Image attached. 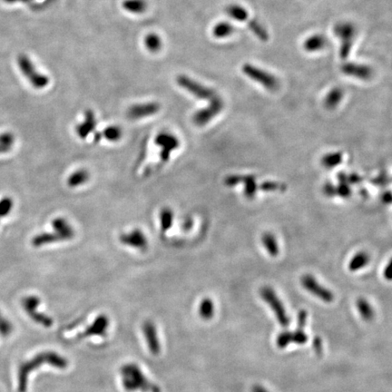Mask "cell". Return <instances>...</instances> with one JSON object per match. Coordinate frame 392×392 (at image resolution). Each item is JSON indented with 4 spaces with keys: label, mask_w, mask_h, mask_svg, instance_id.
<instances>
[{
    "label": "cell",
    "mask_w": 392,
    "mask_h": 392,
    "mask_svg": "<svg viewBox=\"0 0 392 392\" xmlns=\"http://www.w3.org/2000/svg\"><path fill=\"white\" fill-rule=\"evenodd\" d=\"M144 45L150 52L156 53L162 48L163 42L158 35L152 33V34H148L146 37L144 38Z\"/></svg>",
    "instance_id": "obj_31"
},
{
    "label": "cell",
    "mask_w": 392,
    "mask_h": 392,
    "mask_svg": "<svg viewBox=\"0 0 392 392\" xmlns=\"http://www.w3.org/2000/svg\"><path fill=\"white\" fill-rule=\"evenodd\" d=\"M46 363L52 365L54 367L59 368V369H65L67 366V361L66 359H64L63 357L58 355L57 353L54 352H45L42 353L40 355L37 356L36 358L28 361L21 366L20 372H19V389L21 392H24L27 388V379L29 373L32 372V370L36 368L39 367L42 364Z\"/></svg>",
    "instance_id": "obj_2"
},
{
    "label": "cell",
    "mask_w": 392,
    "mask_h": 392,
    "mask_svg": "<svg viewBox=\"0 0 392 392\" xmlns=\"http://www.w3.org/2000/svg\"><path fill=\"white\" fill-rule=\"evenodd\" d=\"M301 283L307 291L314 295L315 297L320 299L321 301L327 303L333 302V293L329 289L322 285L311 274L303 275L301 279Z\"/></svg>",
    "instance_id": "obj_7"
},
{
    "label": "cell",
    "mask_w": 392,
    "mask_h": 392,
    "mask_svg": "<svg viewBox=\"0 0 392 392\" xmlns=\"http://www.w3.org/2000/svg\"><path fill=\"white\" fill-rule=\"evenodd\" d=\"M52 227H53L54 232H56L59 236L61 237L63 241L71 240L75 236L73 227L70 225L67 220L62 217H58L53 220Z\"/></svg>",
    "instance_id": "obj_17"
},
{
    "label": "cell",
    "mask_w": 392,
    "mask_h": 392,
    "mask_svg": "<svg viewBox=\"0 0 392 392\" xmlns=\"http://www.w3.org/2000/svg\"><path fill=\"white\" fill-rule=\"evenodd\" d=\"M370 262V256L366 252H359L351 258L349 263V270L351 272H358L367 266Z\"/></svg>",
    "instance_id": "obj_25"
},
{
    "label": "cell",
    "mask_w": 392,
    "mask_h": 392,
    "mask_svg": "<svg viewBox=\"0 0 392 392\" xmlns=\"http://www.w3.org/2000/svg\"><path fill=\"white\" fill-rule=\"evenodd\" d=\"M383 277L387 281H392V258L389 260L388 264L384 269Z\"/></svg>",
    "instance_id": "obj_44"
},
{
    "label": "cell",
    "mask_w": 392,
    "mask_h": 392,
    "mask_svg": "<svg viewBox=\"0 0 392 392\" xmlns=\"http://www.w3.org/2000/svg\"><path fill=\"white\" fill-rule=\"evenodd\" d=\"M39 304V300L37 297L35 296H30V297H27L24 300V309L27 310V311L29 312V314L32 317L35 321H37L38 323L45 325V326H50L52 325V321L49 318H46L45 316L43 315H38L34 312L36 308H37Z\"/></svg>",
    "instance_id": "obj_18"
},
{
    "label": "cell",
    "mask_w": 392,
    "mask_h": 392,
    "mask_svg": "<svg viewBox=\"0 0 392 392\" xmlns=\"http://www.w3.org/2000/svg\"><path fill=\"white\" fill-rule=\"evenodd\" d=\"M261 242L267 251V253H269L272 257L278 256V254L280 253V248H279L277 239L273 233H264L261 236Z\"/></svg>",
    "instance_id": "obj_22"
},
{
    "label": "cell",
    "mask_w": 392,
    "mask_h": 392,
    "mask_svg": "<svg viewBox=\"0 0 392 392\" xmlns=\"http://www.w3.org/2000/svg\"><path fill=\"white\" fill-rule=\"evenodd\" d=\"M242 184H244V195L247 199H253L258 191L256 178L253 176H243Z\"/></svg>",
    "instance_id": "obj_28"
},
{
    "label": "cell",
    "mask_w": 392,
    "mask_h": 392,
    "mask_svg": "<svg viewBox=\"0 0 392 392\" xmlns=\"http://www.w3.org/2000/svg\"><path fill=\"white\" fill-rule=\"evenodd\" d=\"M348 182H339L338 186H336V192L342 198H349L351 194V189L349 186Z\"/></svg>",
    "instance_id": "obj_40"
},
{
    "label": "cell",
    "mask_w": 392,
    "mask_h": 392,
    "mask_svg": "<svg viewBox=\"0 0 392 392\" xmlns=\"http://www.w3.org/2000/svg\"><path fill=\"white\" fill-rule=\"evenodd\" d=\"M223 108H224V102L222 98L217 95L210 101L208 106L197 111L195 114H193L192 121L196 126L204 127L214 118L217 114H220Z\"/></svg>",
    "instance_id": "obj_8"
},
{
    "label": "cell",
    "mask_w": 392,
    "mask_h": 392,
    "mask_svg": "<svg viewBox=\"0 0 392 392\" xmlns=\"http://www.w3.org/2000/svg\"><path fill=\"white\" fill-rule=\"evenodd\" d=\"M307 318H308V313L306 310H302L299 311L298 316H297V325L298 328L304 329L306 325Z\"/></svg>",
    "instance_id": "obj_42"
},
{
    "label": "cell",
    "mask_w": 392,
    "mask_h": 392,
    "mask_svg": "<svg viewBox=\"0 0 392 392\" xmlns=\"http://www.w3.org/2000/svg\"><path fill=\"white\" fill-rule=\"evenodd\" d=\"M120 375L122 387L127 391L161 392V388L148 380L136 364H127L122 366Z\"/></svg>",
    "instance_id": "obj_1"
},
{
    "label": "cell",
    "mask_w": 392,
    "mask_h": 392,
    "mask_svg": "<svg viewBox=\"0 0 392 392\" xmlns=\"http://www.w3.org/2000/svg\"><path fill=\"white\" fill-rule=\"evenodd\" d=\"M382 200H383L384 203H387V204L392 203L391 192H388L384 193L383 196H382Z\"/></svg>",
    "instance_id": "obj_45"
},
{
    "label": "cell",
    "mask_w": 392,
    "mask_h": 392,
    "mask_svg": "<svg viewBox=\"0 0 392 392\" xmlns=\"http://www.w3.org/2000/svg\"><path fill=\"white\" fill-rule=\"evenodd\" d=\"M226 12L228 14L229 16H231L233 19L241 21V22L248 21V18H249L248 12L245 10L244 8L241 6H238V5H230L226 8Z\"/></svg>",
    "instance_id": "obj_29"
},
{
    "label": "cell",
    "mask_w": 392,
    "mask_h": 392,
    "mask_svg": "<svg viewBox=\"0 0 392 392\" xmlns=\"http://www.w3.org/2000/svg\"><path fill=\"white\" fill-rule=\"evenodd\" d=\"M174 220V212L172 209L165 207L162 209L160 212V222H161V230L162 232H166L171 228Z\"/></svg>",
    "instance_id": "obj_34"
},
{
    "label": "cell",
    "mask_w": 392,
    "mask_h": 392,
    "mask_svg": "<svg viewBox=\"0 0 392 392\" xmlns=\"http://www.w3.org/2000/svg\"><path fill=\"white\" fill-rule=\"evenodd\" d=\"M122 8L128 12L141 14L146 10L147 3L145 0H125Z\"/></svg>",
    "instance_id": "obj_27"
},
{
    "label": "cell",
    "mask_w": 392,
    "mask_h": 392,
    "mask_svg": "<svg viewBox=\"0 0 392 392\" xmlns=\"http://www.w3.org/2000/svg\"><path fill=\"white\" fill-rule=\"evenodd\" d=\"M122 130L118 127H106L103 132L102 135L110 142H117L122 137Z\"/></svg>",
    "instance_id": "obj_36"
},
{
    "label": "cell",
    "mask_w": 392,
    "mask_h": 392,
    "mask_svg": "<svg viewBox=\"0 0 392 392\" xmlns=\"http://www.w3.org/2000/svg\"><path fill=\"white\" fill-rule=\"evenodd\" d=\"M89 180V173L86 170H78L73 173L67 179V184L70 187L75 188L86 184Z\"/></svg>",
    "instance_id": "obj_26"
},
{
    "label": "cell",
    "mask_w": 392,
    "mask_h": 392,
    "mask_svg": "<svg viewBox=\"0 0 392 392\" xmlns=\"http://www.w3.org/2000/svg\"><path fill=\"white\" fill-rule=\"evenodd\" d=\"M15 143V136L12 133H3L0 135V154L10 151Z\"/></svg>",
    "instance_id": "obj_35"
},
{
    "label": "cell",
    "mask_w": 392,
    "mask_h": 392,
    "mask_svg": "<svg viewBox=\"0 0 392 392\" xmlns=\"http://www.w3.org/2000/svg\"><path fill=\"white\" fill-rule=\"evenodd\" d=\"M360 178L357 175H352V176L348 177V183H352V184H356V183H359Z\"/></svg>",
    "instance_id": "obj_47"
},
{
    "label": "cell",
    "mask_w": 392,
    "mask_h": 392,
    "mask_svg": "<svg viewBox=\"0 0 392 392\" xmlns=\"http://www.w3.org/2000/svg\"><path fill=\"white\" fill-rule=\"evenodd\" d=\"M14 206V202L10 197H4L0 200V220L8 215Z\"/></svg>",
    "instance_id": "obj_37"
},
{
    "label": "cell",
    "mask_w": 392,
    "mask_h": 392,
    "mask_svg": "<svg viewBox=\"0 0 392 392\" xmlns=\"http://www.w3.org/2000/svg\"><path fill=\"white\" fill-rule=\"evenodd\" d=\"M356 306L359 310L360 317L363 318L365 322H371L375 317V311L372 308L371 303L368 302L366 299L359 298L356 302Z\"/></svg>",
    "instance_id": "obj_23"
},
{
    "label": "cell",
    "mask_w": 392,
    "mask_h": 392,
    "mask_svg": "<svg viewBox=\"0 0 392 392\" xmlns=\"http://www.w3.org/2000/svg\"><path fill=\"white\" fill-rule=\"evenodd\" d=\"M323 192L325 193V195L328 197H333L334 195H337V192H336V186L332 185L331 184H325V186L323 188Z\"/></svg>",
    "instance_id": "obj_43"
},
{
    "label": "cell",
    "mask_w": 392,
    "mask_h": 392,
    "mask_svg": "<svg viewBox=\"0 0 392 392\" xmlns=\"http://www.w3.org/2000/svg\"><path fill=\"white\" fill-rule=\"evenodd\" d=\"M119 240L122 244L130 246L139 250L146 249L148 241L143 232L139 229H135L128 233H122L119 237Z\"/></svg>",
    "instance_id": "obj_14"
},
{
    "label": "cell",
    "mask_w": 392,
    "mask_h": 392,
    "mask_svg": "<svg viewBox=\"0 0 392 392\" xmlns=\"http://www.w3.org/2000/svg\"><path fill=\"white\" fill-rule=\"evenodd\" d=\"M176 81L183 89L186 90L187 92L192 94L195 97L211 101L212 99L217 96V94L214 90L202 85L199 82L193 80L187 76L181 75L179 77H177Z\"/></svg>",
    "instance_id": "obj_5"
},
{
    "label": "cell",
    "mask_w": 392,
    "mask_h": 392,
    "mask_svg": "<svg viewBox=\"0 0 392 392\" xmlns=\"http://www.w3.org/2000/svg\"><path fill=\"white\" fill-rule=\"evenodd\" d=\"M160 110V105L158 103L151 102L146 104H139L131 106L127 111L128 118L132 120L144 118L153 114L158 113Z\"/></svg>",
    "instance_id": "obj_12"
},
{
    "label": "cell",
    "mask_w": 392,
    "mask_h": 392,
    "mask_svg": "<svg viewBox=\"0 0 392 392\" xmlns=\"http://www.w3.org/2000/svg\"><path fill=\"white\" fill-rule=\"evenodd\" d=\"M260 295L261 299L274 311L278 323H280L282 327L288 326L290 324V318L287 314L285 307L283 305L282 301L278 297L275 290L270 286H264L260 290Z\"/></svg>",
    "instance_id": "obj_3"
},
{
    "label": "cell",
    "mask_w": 392,
    "mask_h": 392,
    "mask_svg": "<svg viewBox=\"0 0 392 392\" xmlns=\"http://www.w3.org/2000/svg\"><path fill=\"white\" fill-rule=\"evenodd\" d=\"M17 63L22 74L29 79V81L35 88L42 89L48 85V78L45 75L38 73L37 70L35 69V66L33 65L31 60L27 56L24 55L19 56L17 59Z\"/></svg>",
    "instance_id": "obj_6"
},
{
    "label": "cell",
    "mask_w": 392,
    "mask_h": 392,
    "mask_svg": "<svg viewBox=\"0 0 392 392\" xmlns=\"http://www.w3.org/2000/svg\"><path fill=\"white\" fill-rule=\"evenodd\" d=\"M234 32V28L226 22H220L217 24L212 30L213 36L217 38H225L231 36Z\"/></svg>",
    "instance_id": "obj_33"
},
{
    "label": "cell",
    "mask_w": 392,
    "mask_h": 392,
    "mask_svg": "<svg viewBox=\"0 0 392 392\" xmlns=\"http://www.w3.org/2000/svg\"><path fill=\"white\" fill-rule=\"evenodd\" d=\"M249 28L256 36H257L261 40L266 41L268 39V34L266 32L265 29L261 27V24L258 23L257 21L250 20L248 22Z\"/></svg>",
    "instance_id": "obj_38"
},
{
    "label": "cell",
    "mask_w": 392,
    "mask_h": 392,
    "mask_svg": "<svg viewBox=\"0 0 392 392\" xmlns=\"http://www.w3.org/2000/svg\"><path fill=\"white\" fill-rule=\"evenodd\" d=\"M6 3L13 4V3H17V2H22V3H29L31 0H4Z\"/></svg>",
    "instance_id": "obj_48"
},
{
    "label": "cell",
    "mask_w": 392,
    "mask_h": 392,
    "mask_svg": "<svg viewBox=\"0 0 392 392\" xmlns=\"http://www.w3.org/2000/svg\"><path fill=\"white\" fill-rule=\"evenodd\" d=\"M242 71L244 75L251 78L253 81L257 82L262 86H264L266 89L275 92L280 87V82L277 78H275L274 75L268 73L265 70L261 69L250 64H245L242 66Z\"/></svg>",
    "instance_id": "obj_4"
},
{
    "label": "cell",
    "mask_w": 392,
    "mask_h": 392,
    "mask_svg": "<svg viewBox=\"0 0 392 392\" xmlns=\"http://www.w3.org/2000/svg\"><path fill=\"white\" fill-rule=\"evenodd\" d=\"M341 162H342V154L340 152L328 154L322 158V164L328 169H331L339 165Z\"/></svg>",
    "instance_id": "obj_32"
},
{
    "label": "cell",
    "mask_w": 392,
    "mask_h": 392,
    "mask_svg": "<svg viewBox=\"0 0 392 392\" xmlns=\"http://www.w3.org/2000/svg\"><path fill=\"white\" fill-rule=\"evenodd\" d=\"M252 392H270L266 389L265 388H263L262 386L260 385H254L253 388H252Z\"/></svg>",
    "instance_id": "obj_46"
},
{
    "label": "cell",
    "mask_w": 392,
    "mask_h": 392,
    "mask_svg": "<svg viewBox=\"0 0 392 392\" xmlns=\"http://www.w3.org/2000/svg\"><path fill=\"white\" fill-rule=\"evenodd\" d=\"M62 241L61 237L59 236L56 232L53 233H42L37 234L32 239V245L36 248H39L41 246L51 244L55 242Z\"/></svg>",
    "instance_id": "obj_21"
},
{
    "label": "cell",
    "mask_w": 392,
    "mask_h": 392,
    "mask_svg": "<svg viewBox=\"0 0 392 392\" xmlns=\"http://www.w3.org/2000/svg\"><path fill=\"white\" fill-rule=\"evenodd\" d=\"M102 133H95L94 138V143H98L102 139Z\"/></svg>",
    "instance_id": "obj_49"
},
{
    "label": "cell",
    "mask_w": 392,
    "mask_h": 392,
    "mask_svg": "<svg viewBox=\"0 0 392 392\" xmlns=\"http://www.w3.org/2000/svg\"><path fill=\"white\" fill-rule=\"evenodd\" d=\"M261 190L264 192H283L286 190V185L283 184H280L277 182H264L261 184Z\"/></svg>",
    "instance_id": "obj_39"
},
{
    "label": "cell",
    "mask_w": 392,
    "mask_h": 392,
    "mask_svg": "<svg viewBox=\"0 0 392 392\" xmlns=\"http://www.w3.org/2000/svg\"><path fill=\"white\" fill-rule=\"evenodd\" d=\"M95 127H96V120H95L94 112L92 110H87L85 113L84 122L78 125L76 128V131L80 138L86 139L95 129Z\"/></svg>",
    "instance_id": "obj_16"
},
{
    "label": "cell",
    "mask_w": 392,
    "mask_h": 392,
    "mask_svg": "<svg viewBox=\"0 0 392 392\" xmlns=\"http://www.w3.org/2000/svg\"><path fill=\"white\" fill-rule=\"evenodd\" d=\"M343 73L352 78H359L362 80H368L372 78L373 75L372 67L368 66L366 65H360V64H354V63H350L343 65L341 67Z\"/></svg>",
    "instance_id": "obj_15"
},
{
    "label": "cell",
    "mask_w": 392,
    "mask_h": 392,
    "mask_svg": "<svg viewBox=\"0 0 392 392\" xmlns=\"http://www.w3.org/2000/svg\"><path fill=\"white\" fill-rule=\"evenodd\" d=\"M308 341V336L303 331V329L297 328L294 331H283L278 335L276 344L280 349H284L288 345L295 343L299 345L305 344Z\"/></svg>",
    "instance_id": "obj_11"
},
{
    "label": "cell",
    "mask_w": 392,
    "mask_h": 392,
    "mask_svg": "<svg viewBox=\"0 0 392 392\" xmlns=\"http://www.w3.org/2000/svg\"><path fill=\"white\" fill-rule=\"evenodd\" d=\"M343 96H344V92L340 88H333L331 90L326 97L324 99V106L327 109L332 110L339 106V103L341 102Z\"/></svg>",
    "instance_id": "obj_24"
},
{
    "label": "cell",
    "mask_w": 392,
    "mask_h": 392,
    "mask_svg": "<svg viewBox=\"0 0 392 392\" xmlns=\"http://www.w3.org/2000/svg\"><path fill=\"white\" fill-rule=\"evenodd\" d=\"M143 333L146 340L147 347L149 349V351L154 355H158L161 352V343H160L155 323H152L150 321L143 323Z\"/></svg>",
    "instance_id": "obj_13"
},
{
    "label": "cell",
    "mask_w": 392,
    "mask_h": 392,
    "mask_svg": "<svg viewBox=\"0 0 392 392\" xmlns=\"http://www.w3.org/2000/svg\"><path fill=\"white\" fill-rule=\"evenodd\" d=\"M155 143L161 147L160 159L162 163H166L170 159L172 152L176 150L180 145L179 140L169 133H161L155 137Z\"/></svg>",
    "instance_id": "obj_10"
},
{
    "label": "cell",
    "mask_w": 392,
    "mask_h": 392,
    "mask_svg": "<svg viewBox=\"0 0 392 392\" xmlns=\"http://www.w3.org/2000/svg\"><path fill=\"white\" fill-rule=\"evenodd\" d=\"M199 314L201 318L205 321L212 318L214 315V304L211 299L205 298L201 302L199 306Z\"/></svg>",
    "instance_id": "obj_30"
},
{
    "label": "cell",
    "mask_w": 392,
    "mask_h": 392,
    "mask_svg": "<svg viewBox=\"0 0 392 392\" xmlns=\"http://www.w3.org/2000/svg\"><path fill=\"white\" fill-rule=\"evenodd\" d=\"M327 43L328 40L324 36L314 35L305 40L303 44V48L305 49L307 52H317L318 50L325 48Z\"/></svg>",
    "instance_id": "obj_20"
},
{
    "label": "cell",
    "mask_w": 392,
    "mask_h": 392,
    "mask_svg": "<svg viewBox=\"0 0 392 392\" xmlns=\"http://www.w3.org/2000/svg\"><path fill=\"white\" fill-rule=\"evenodd\" d=\"M335 34L340 39V57L342 59H346L348 56L351 53V46L353 43V39L355 37V29L354 27L349 23H342L336 26L335 28Z\"/></svg>",
    "instance_id": "obj_9"
},
{
    "label": "cell",
    "mask_w": 392,
    "mask_h": 392,
    "mask_svg": "<svg viewBox=\"0 0 392 392\" xmlns=\"http://www.w3.org/2000/svg\"><path fill=\"white\" fill-rule=\"evenodd\" d=\"M109 325V321L105 315H100L97 318H95L93 324L87 329V331L84 333L83 336H103L106 333V330Z\"/></svg>",
    "instance_id": "obj_19"
},
{
    "label": "cell",
    "mask_w": 392,
    "mask_h": 392,
    "mask_svg": "<svg viewBox=\"0 0 392 392\" xmlns=\"http://www.w3.org/2000/svg\"><path fill=\"white\" fill-rule=\"evenodd\" d=\"M243 176L240 175H231V176H226L225 179V184L228 187H233L237 184L242 183Z\"/></svg>",
    "instance_id": "obj_41"
}]
</instances>
